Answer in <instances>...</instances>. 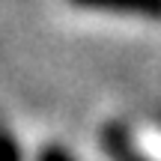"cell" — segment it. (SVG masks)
I'll return each instance as SVG.
<instances>
[{"mask_svg":"<svg viewBox=\"0 0 161 161\" xmlns=\"http://www.w3.org/2000/svg\"><path fill=\"white\" fill-rule=\"evenodd\" d=\"M102 146L108 155L114 158H140V152L131 146V140H128V131L119 125H108L102 131Z\"/></svg>","mask_w":161,"mask_h":161,"instance_id":"cell-2","label":"cell"},{"mask_svg":"<svg viewBox=\"0 0 161 161\" xmlns=\"http://www.w3.org/2000/svg\"><path fill=\"white\" fill-rule=\"evenodd\" d=\"M80 9H104V12H134L146 18H161V0H69Z\"/></svg>","mask_w":161,"mask_h":161,"instance_id":"cell-1","label":"cell"},{"mask_svg":"<svg viewBox=\"0 0 161 161\" xmlns=\"http://www.w3.org/2000/svg\"><path fill=\"white\" fill-rule=\"evenodd\" d=\"M39 158H72V152L63 149V146H45L39 152Z\"/></svg>","mask_w":161,"mask_h":161,"instance_id":"cell-4","label":"cell"},{"mask_svg":"<svg viewBox=\"0 0 161 161\" xmlns=\"http://www.w3.org/2000/svg\"><path fill=\"white\" fill-rule=\"evenodd\" d=\"M158 122H161V114H158Z\"/></svg>","mask_w":161,"mask_h":161,"instance_id":"cell-5","label":"cell"},{"mask_svg":"<svg viewBox=\"0 0 161 161\" xmlns=\"http://www.w3.org/2000/svg\"><path fill=\"white\" fill-rule=\"evenodd\" d=\"M0 158H21V149H18L15 137L6 128H0Z\"/></svg>","mask_w":161,"mask_h":161,"instance_id":"cell-3","label":"cell"}]
</instances>
